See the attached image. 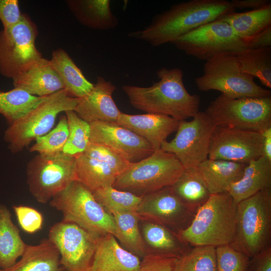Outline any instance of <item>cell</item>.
Here are the masks:
<instances>
[{
	"label": "cell",
	"instance_id": "6da1fadb",
	"mask_svg": "<svg viewBox=\"0 0 271 271\" xmlns=\"http://www.w3.org/2000/svg\"><path fill=\"white\" fill-rule=\"evenodd\" d=\"M234 12L231 2L226 0L182 2L157 14L148 26L127 36L158 47L171 43L194 29Z\"/></svg>",
	"mask_w": 271,
	"mask_h": 271
},
{
	"label": "cell",
	"instance_id": "7a4b0ae2",
	"mask_svg": "<svg viewBox=\"0 0 271 271\" xmlns=\"http://www.w3.org/2000/svg\"><path fill=\"white\" fill-rule=\"evenodd\" d=\"M157 74L159 80L151 86H122L133 107L147 113L169 116L178 121L193 117L200 111V98L188 92L181 69L163 67Z\"/></svg>",
	"mask_w": 271,
	"mask_h": 271
},
{
	"label": "cell",
	"instance_id": "3957f363",
	"mask_svg": "<svg viewBox=\"0 0 271 271\" xmlns=\"http://www.w3.org/2000/svg\"><path fill=\"white\" fill-rule=\"evenodd\" d=\"M237 203L228 193L211 194L187 227L178 233L193 246L230 244L236 229Z\"/></svg>",
	"mask_w": 271,
	"mask_h": 271
},
{
	"label": "cell",
	"instance_id": "277c9868",
	"mask_svg": "<svg viewBox=\"0 0 271 271\" xmlns=\"http://www.w3.org/2000/svg\"><path fill=\"white\" fill-rule=\"evenodd\" d=\"M271 188L237 204L235 234L230 245L249 258L270 246Z\"/></svg>",
	"mask_w": 271,
	"mask_h": 271
},
{
	"label": "cell",
	"instance_id": "5b68a950",
	"mask_svg": "<svg viewBox=\"0 0 271 271\" xmlns=\"http://www.w3.org/2000/svg\"><path fill=\"white\" fill-rule=\"evenodd\" d=\"M79 98L70 96L64 89L44 96L35 107L10 124L5 140L13 153L22 151L37 138L49 132L57 115L74 110Z\"/></svg>",
	"mask_w": 271,
	"mask_h": 271
},
{
	"label": "cell",
	"instance_id": "8992f818",
	"mask_svg": "<svg viewBox=\"0 0 271 271\" xmlns=\"http://www.w3.org/2000/svg\"><path fill=\"white\" fill-rule=\"evenodd\" d=\"M49 204L62 213L64 221L75 223L97 237L106 234L115 236L113 216L97 202L92 192L77 180L56 195Z\"/></svg>",
	"mask_w": 271,
	"mask_h": 271
},
{
	"label": "cell",
	"instance_id": "52a82bcc",
	"mask_svg": "<svg viewBox=\"0 0 271 271\" xmlns=\"http://www.w3.org/2000/svg\"><path fill=\"white\" fill-rule=\"evenodd\" d=\"M183 170L174 154L161 149L139 162L131 163L116 178L112 186L143 196L173 186Z\"/></svg>",
	"mask_w": 271,
	"mask_h": 271
},
{
	"label": "cell",
	"instance_id": "ba28073f",
	"mask_svg": "<svg viewBox=\"0 0 271 271\" xmlns=\"http://www.w3.org/2000/svg\"><path fill=\"white\" fill-rule=\"evenodd\" d=\"M195 82L200 91L217 90L229 98L271 96L270 90L258 85L253 76L241 70L234 54L206 61L202 75L196 78Z\"/></svg>",
	"mask_w": 271,
	"mask_h": 271
},
{
	"label": "cell",
	"instance_id": "9c48e42d",
	"mask_svg": "<svg viewBox=\"0 0 271 271\" xmlns=\"http://www.w3.org/2000/svg\"><path fill=\"white\" fill-rule=\"evenodd\" d=\"M204 112L216 126L261 133L271 127V96L233 99L221 94Z\"/></svg>",
	"mask_w": 271,
	"mask_h": 271
},
{
	"label": "cell",
	"instance_id": "30bf717a",
	"mask_svg": "<svg viewBox=\"0 0 271 271\" xmlns=\"http://www.w3.org/2000/svg\"><path fill=\"white\" fill-rule=\"evenodd\" d=\"M26 172L30 193L38 202L45 204L77 180L76 158L63 152L38 154L28 163Z\"/></svg>",
	"mask_w": 271,
	"mask_h": 271
},
{
	"label": "cell",
	"instance_id": "8fae6325",
	"mask_svg": "<svg viewBox=\"0 0 271 271\" xmlns=\"http://www.w3.org/2000/svg\"><path fill=\"white\" fill-rule=\"evenodd\" d=\"M171 44L186 54L206 61L248 49L245 41L228 24L218 20L194 29Z\"/></svg>",
	"mask_w": 271,
	"mask_h": 271
},
{
	"label": "cell",
	"instance_id": "7c38bea8",
	"mask_svg": "<svg viewBox=\"0 0 271 271\" xmlns=\"http://www.w3.org/2000/svg\"><path fill=\"white\" fill-rule=\"evenodd\" d=\"M38 34L35 24L22 14L14 26L0 32V73L13 79L42 58L36 48Z\"/></svg>",
	"mask_w": 271,
	"mask_h": 271
},
{
	"label": "cell",
	"instance_id": "4fadbf2b",
	"mask_svg": "<svg viewBox=\"0 0 271 271\" xmlns=\"http://www.w3.org/2000/svg\"><path fill=\"white\" fill-rule=\"evenodd\" d=\"M189 121H179L177 133L161 149L174 154L184 168L196 167L208 159L210 140L216 125L204 111Z\"/></svg>",
	"mask_w": 271,
	"mask_h": 271
},
{
	"label": "cell",
	"instance_id": "5bb4252c",
	"mask_svg": "<svg viewBox=\"0 0 271 271\" xmlns=\"http://www.w3.org/2000/svg\"><path fill=\"white\" fill-rule=\"evenodd\" d=\"M98 237L75 223L62 220L50 228L48 238L57 247L65 271H87Z\"/></svg>",
	"mask_w": 271,
	"mask_h": 271
},
{
	"label": "cell",
	"instance_id": "9a60e30c",
	"mask_svg": "<svg viewBox=\"0 0 271 271\" xmlns=\"http://www.w3.org/2000/svg\"><path fill=\"white\" fill-rule=\"evenodd\" d=\"M261 156V133L217 126L214 128L208 158L247 164Z\"/></svg>",
	"mask_w": 271,
	"mask_h": 271
},
{
	"label": "cell",
	"instance_id": "2e32d148",
	"mask_svg": "<svg viewBox=\"0 0 271 271\" xmlns=\"http://www.w3.org/2000/svg\"><path fill=\"white\" fill-rule=\"evenodd\" d=\"M136 212L140 218L172 228L177 233L188 226L196 213L182 202L172 186L143 196Z\"/></svg>",
	"mask_w": 271,
	"mask_h": 271
},
{
	"label": "cell",
	"instance_id": "e0dca14e",
	"mask_svg": "<svg viewBox=\"0 0 271 271\" xmlns=\"http://www.w3.org/2000/svg\"><path fill=\"white\" fill-rule=\"evenodd\" d=\"M91 142L107 146L122 155L128 162H139L155 151L144 138L115 122L90 123Z\"/></svg>",
	"mask_w": 271,
	"mask_h": 271
},
{
	"label": "cell",
	"instance_id": "ac0fdd59",
	"mask_svg": "<svg viewBox=\"0 0 271 271\" xmlns=\"http://www.w3.org/2000/svg\"><path fill=\"white\" fill-rule=\"evenodd\" d=\"M116 86L103 77H98L92 89L79 98L74 111L83 120L116 122L121 111L112 98Z\"/></svg>",
	"mask_w": 271,
	"mask_h": 271
},
{
	"label": "cell",
	"instance_id": "d6986e66",
	"mask_svg": "<svg viewBox=\"0 0 271 271\" xmlns=\"http://www.w3.org/2000/svg\"><path fill=\"white\" fill-rule=\"evenodd\" d=\"M116 123L145 139L155 151L160 150L167 138L177 130L179 121L160 114H129L121 112Z\"/></svg>",
	"mask_w": 271,
	"mask_h": 271
},
{
	"label": "cell",
	"instance_id": "ffe728a7",
	"mask_svg": "<svg viewBox=\"0 0 271 271\" xmlns=\"http://www.w3.org/2000/svg\"><path fill=\"white\" fill-rule=\"evenodd\" d=\"M139 257L120 245L111 234L98 237L87 271H139Z\"/></svg>",
	"mask_w": 271,
	"mask_h": 271
},
{
	"label": "cell",
	"instance_id": "44dd1931",
	"mask_svg": "<svg viewBox=\"0 0 271 271\" xmlns=\"http://www.w3.org/2000/svg\"><path fill=\"white\" fill-rule=\"evenodd\" d=\"M14 88L34 96L44 97L64 89L49 60L42 58L13 79Z\"/></svg>",
	"mask_w": 271,
	"mask_h": 271
},
{
	"label": "cell",
	"instance_id": "7402d4cb",
	"mask_svg": "<svg viewBox=\"0 0 271 271\" xmlns=\"http://www.w3.org/2000/svg\"><path fill=\"white\" fill-rule=\"evenodd\" d=\"M271 188V161L263 156L248 162L241 178L228 193L236 203L257 192Z\"/></svg>",
	"mask_w": 271,
	"mask_h": 271
},
{
	"label": "cell",
	"instance_id": "603a6c76",
	"mask_svg": "<svg viewBox=\"0 0 271 271\" xmlns=\"http://www.w3.org/2000/svg\"><path fill=\"white\" fill-rule=\"evenodd\" d=\"M247 164L208 158L196 167L210 194L228 192Z\"/></svg>",
	"mask_w": 271,
	"mask_h": 271
},
{
	"label": "cell",
	"instance_id": "cb8c5ba5",
	"mask_svg": "<svg viewBox=\"0 0 271 271\" xmlns=\"http://www.w3.org/2000/svg\"><path fill=\"white\" fill-rule=\"evenodd\" d=\"M17 261L10 267L1 271H65L56 246L48 238L36 245H27Z\"/></svg>",
	"mask_w": 271,
	"mask_h": 271
},
{
	"label": "cell",
	"instance_id": "d4e9b609",
	"mask_svg": "<svg viewBox=\"0 0 271 271\" xmlns=\"http://www.w3.org/2000/svg\"><path fill=\"white\" fill-rule=\"evenodd\" d=\"M68 3L77 20L87 27L108 30L118 25V20L110 10L109 0H73Z\"/></svg>",
	"mask_w": 271,
	"mask_h": 271
},
{
	"label": "cell",
	"instance_id": "484cf974",
	"mask_svg": "<svg viewBox=\"0 0 271 271\" xmlns=\"http://www.w3.org/2000/svg\"><path fill=\"white\" fill-rule=\"evenodd\" d=\"M75 158L77 180L90 191L113 186L117 175L105 162L86 150Z\"/></svg>",
	"mask_w": 271,
	"mask_h": 271
},
{
	"label": "cell",
	"instance_id": "4316f807",
	"mask_svg": "<svg viewBox=\"0 0 271 271\" xmlns=\"http://www.w3.org/2000/svg\"><path fill=\"white\" fill-rule=\"evenodd\" d=\"M50 61L62 81L64 89L70 96L80 98L88 94L92 89L94 84L87 79L63 49L54 50Z\"/></svg>",
	"mask_w": 271,
	"mask_h": 271
},
{
	"label": "cell",
	"instance_id": "83f0119b",
	"mask_svg": "<svg viewBox=\"0 0 271 271\" xmlns=\"http://www.w3.org/2000/svg\"><path fill=\"white\" fill-rule=\"evenodd\" d=\"M142 230L144 240L152 248L153 253L178 258L190 248L177 233L161 224L149 221L144 224Z\"/></svg>",
	"mask_w": 271,
	"mask_h": 271
},
{
	"label": "cell",
	"instance_id": "f1b7e54d",
	"mask_svg": "<svg viewBox=\"0 0 271 271\" xmlns=\"http://www.w3.org/2000/svg\"><path fill=\"white\" fill-rule=\"evenodd\" d=\"M27 244L22 239L20 230L12 219L9 209L0 204V268L13 265L23 254Z\"/></svg>",
	"mask_w": 271,
	"mask_h": 271
},
{
	"label": "cell",
	"instance_id": "f546056e",
	"mask_svg": "<svg viewBox=\"0 0 271 271\" xmlns=\"http://www.w3.org/2000/svg\"><path fill=\"white\" fill-rule=\"evenodd\" d=\"M218 20L228 24L237 36L246 40L271 26V4L245 12H234Z\"/></svg>",
	"mask_w": 271,
	"mask_h": 271
},
{
	"label": "cell",
	"instance_id": "4dcf8cb0",
	"mask_svg": "<svg viewBox=\"0 0 271 271\" xmlns=\"http://www.w3.org/2000/svg\"><path fill=\"white\" fill-rule=\"evenodd\" d=\"M172 187L182 202L195 212L211 195L197 167L184 168Z\"/></svg>",
	"mask_w": 271,
	"mask_h": 271
},
{
	"label": "cell",
	"instance_id": "1f68e13d",
	"mask_svg": "<svg viewBox=\"0 0 271 271\" xmlns=\"http://www.w3.org/2000/svg\"><path fill=\"white\" fill-rule=\"evenodd\" d=\"M111 215L116 227L115 237L124 248L138 257H144L146 254V244L140 231V217L137 212H116Z\"/></svg>",
	"mask_w": 271,
	"mask_h": 271
},
{
	"label": "cell",
	"instance_id": "d6a6232c",
	"mask_svg": "<svg viewBox=\"0 0 271 271\" xmlns=\"http://www.w3.org/2000/svg\"><path fill=\"white\" fill-rule=\"evenodd\" d=\"M234 55L243 72L271 88V47L247 49Z\"/></svg>",
	"mask_w": 271,
	"mask_h": 271
},
{
	"label": "cell",
	"instance_id": "836d02e7",
	"mask_svg": "<svg viewBox=\"0 0 271 271\" xmlns=\"http://www.w3.org/2000/svg\"><path fill=\"white\" fill-rule=\"evenodd\" d=\"M44 97L34 96L16 88L0 91V114L11 124L35 107Z\"/></svg>",
	"mask_w": 271,
	"mask_h": 271
},
{
	"label": "cell",
	"instance_id": "e575fe53",
	"mask_svg": "<svg viewBox=\"0 0 271 271\" xmlns=\"http://www.w3.org/2000/svg\"><path fill=\"white\" fill-rule=\"evenodd\" d=\"M92 193L97 202L110 215L116 212H136L143 197L118 190L113 186L97 189Z\"/></svg>",
	"mask_w": 271,
	"mask_h": 271
},
{
	"label": "cell",
	"instance_id": "d590c367",
	"mask_svg": "<svg viewBox=\"0 0 271 271\" xmlns=\"http://www.w3.org/2000/svg\"><path fill=\"white\" fill-rule=\"evenodd\" d=\"M174 271H217L216 247L202 245L190 248L176 258Z\"/></svg>",
	"mask_w": 271,
	"mask_h": 271
},
{
	"label": "cell",
	"instance_id": "8d00e7d4",
	"mask_svg": "<svg viewBox=\"0 0 271 271\" xmlns=\"http://www.w3.org/2000/svg\"><path fill=\"white\" fill-rule=\"evenodd\" d=\"M69 128V136L63 150V153L76 157L86 149L90 143V123L79 117L74 110L66 112Z\"/></svg>",
	"mask_w": 271,
	"mask_h": 271
},
{
	"label": "cell",
	"instance_id": "74e56055",
	"mask_svg": "<svg viewBox=\"0 0 271 271\" xmlns=\"http://www.w3.org/2000/svg\"><path fill=\"white\" fill-rule=\"evenodd\" d=\"M69 136V128L66 115L59 117L56 126L46 134L39 137L30 148V152H37L42 155H52L62 153Z\"/></svg>",
	"mask_w": 271,
	"mask_h": 271
},
{
	"label": "cell",
	"instance_id": "f35d334b",
	"mask_svg": "<svg viewBox=\"0 0 271 271\" xmlns=\"http://www.w3.org/2000/svg\"><path fill=\"white\" fill-rule=\"evenodd\" d=\"M217 271H247L249 257L230 244L216 247Z\"/></svg>",
	"mask_w": 271,
	"mask_h": 271
},
{
	"label": "cell",
	"instance_id": "ab89813d",
	"mask_svg": "<svg viewBox=\"0 0 271 271\" xmlns=\"http://www.w3.org/2000/svg\"><path fill=\"white\" fill-rule=\"evenodd\" d=\"M85 150L105 162L117 175V177L131 164L119 153L104 145L90 141Z\"/></svg>",
	"mask_w": 271,
	"mask_h": 271
},
{
	"label": "cell",
	"instance_id": "60d3db41",
	"mask_svg": "<svg viewBox=\"0 0 271 271\" xmlns=\"http://www.w3.org/2000/svg\"><path fill=\"white\" fill-rule=\"evenodd\" d=\"M13 209L20 226L25 232L34 233L42 228L43 216L38 210L24 205L13 206Z\"/></svg>",
	"mask_w": 271,
	"mask_h": 271
},
{
	"label": "cell",
	"instance_id": "b9f144b4",
	"mask_svg": "<svg viewBox=\"0 0 271 271\" xmlns=\"http://www.w3.org/2000/svg\"><path fill=\"white\" fill-rule=\"evenodd\" d=\"M176 258L153 253L146 254L141 261L139 271H174Z\"/></svg>",
	"mask_w": 271,
	"mask_h": 271
},
{
	"label": "cell",
	"instance_id": "7bdbcfd3",
	"mask_svg": "<svg viewBox=\"0 0 271 271\" xmlns=\"http://www.w3.org/2000/svg\"><path fill=\"white\" fill-rule=\"evenodd\" d=\"M22 14L17 0H0V20L4 29L17 24L21 19Z\"/></svg>",
	"mask_w": 271,
	"mask_h": 271
},
{
	"label": "cell",
	"instance_id": "ee69618b",
	"mask_svg": "<svg viewBox=\"0 0 271 271\" xmlns=\"http://www.w3.org/2000/svg\"><path fill=\"white\" fill-rule=\"evenodd\" d=\"M248 49H259L271 47V26L253 36L244 40Z\"/></svg>",
	"mask_w": 271,
	"mask_h": 271
},
{
	"label": "cell",
	"instance_id": "f6af8a7d",
	"mask_svg": "<svg viewBox=\"0 0 271 271\" xmlns=\"http://www.w3.org/2000/svg\"><path fill=\"white\" fill-rule=\"evenodd\" d=\"M252 258L254 260L252 271H271L270 246Z\"/></svg>",
	"mask_w": 271,
	"mask_h": 271
},
{
	"label": "cell",
	"instance_id": "bcb514c9",
	"mask_svg": "<svg viewBox=\"0 0 271 271\" xmlns=\"http://www.w3.org/2000/svg\"><path fill=\"white\" fill-rule=\"evenodd\" d=\"M232 6L239 9H258L271 4L270 0H232Z\"/></svg>",
	"mask_w": 271,
	"mask_h": 271
},
{
	"label": "cell",
	"instance_id": "7dc6e473",
	"mask_svg": "<svg viewBox=\"0 0 271 271\" xmlns=\"http://www.w3.org/2000/svg\"><path fill=\"white\" fill-rule=\"evenodd\" d=\"M262 135V156L271 161V127L265 129Z\"/></svg>",
	"mask_w": 271,
	"mask_h": 271
},
{
	"label": "cell",
	"instance_id": "c3c4849f",
	"mask_svg": "<svg viewBox=\"0 0 271 271\" xmlns=\"http://www.w3.org/2000/svg\"><path fill=\"white\" fill-rule=\"evenodd\" d=\"M0 271H1V269H0Z\"/></svg>",
	"mask_w": 271,
	"mask_h": 271
}]
</instances>
